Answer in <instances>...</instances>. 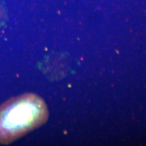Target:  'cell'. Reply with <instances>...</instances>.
<instances>
[{
	"mask_svg": "<svg viewBox=\"0 0 146 146\" xmlns=\"http://www.w3.org/2000/svg\"><path fill=\"white\" fill-rule=\"evenodd\" d=\"M49 111L44 100L34 93L12 98L0 106V144L9 145L44 125Z\"/></svg>",
	"mask_w": 146,
	"mask_h": 146,
	"instance_id": "cell-1",
	"label": "cell"
}]
</instances>
